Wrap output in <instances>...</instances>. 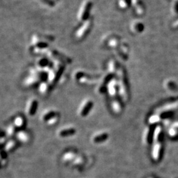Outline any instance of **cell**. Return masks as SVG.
Masks as SVG:
<instances>
[{"mask_svg": "<svg viewBox=\"0 0 178 178\" xmlns=\"http://www.w3.org/2000/svg\"><path fill=\"white\" fill-rule=\"evenodd\" d=\"M117 81L118 84V94L123 100L126 101L128 98V89L125 69L119 67L117 72Z\"/></svg>", "mask_w": 178, "mask_h": 178, "instance_id": "cell-1", "label": "cell"}, {"mask_svg": "<svg viewBox=\"0 0 178 178\" xmlns=\"http://www.w3.org/2000/svg\"><path fill=\"white\" fill-rule=\"evenodd\" d=\"M65 69V64L61 62H53V67L48 73V82L50 84H55L62 75Z\"/></svg>", "mask_w": 178, "mask_h": 178, "instance_id": "cell-2", "label": "cell"}, {"mask_svg": "<svg viewBox=\"0 0 178 178\" xmlns=\"http://www.w3.org/2000/svg\"><path fill=\"white\" fill-rule=\"evenodd\" d=\"M92 7V3L90 0H86L82 3L77 15V18L79 21L84 22L89 19Z\"/></svg>", "mask_w": 178, "mask_h": 178, "instance_id": "cell-3", "label": "cell"}, {"mask_svg": "<svg viewBox=\"0 0 178 178\" xmlns=\"http://www.w3.org/2000/svg\"><path fill=\"white\" fill-rule=\"evenodd\" d=\"M74 79L80 83L82 84H91L96 82L99 79V77L97 76H92L91 75H88L82 71H77L73 74Z\"/></svg>", "mask_w": 178, "mask_h": 178, "instance_id": "cell-4", "label": "cell"}, {"mask_svg": "<svg viewBox=\"0 0 178 178\" xmlns=\"http://www.w3.org/2000/svg\"><path fill=\"white\" fill-rule=\"evenodd\" d=\"M45 54L48 56L50 59L53 61V62H61L65 64V63H69L71 62V60L69 57H67L62 53L57 52V51L53 50L48 49L46 51Z\"/></svg>", "mask_w": 178, "mask_h": 178, "instance_id": "cell-5", "label": "cell"}, {"mask_svg": "<svg viewBox=\"0 0 178 178\" xmlns=\"http://www.w3.org/2000/svg\"><path fill=\"white\" fill-rule=\"evenodd\" d=\"M92 25V19L89 18L86 21L83 22L82 25L77 29L75 33V37L78 40H81L87 35V34L91 30Z\"/></svg>", "mask_w": 178, "mask_h": 178, "instance_id": "cell-6", "label": "cell"}, {"mask_svg": "<svg viewBox=\"0 0 178 178\" xmlns=\"http://www.w3.org/2000/svg\"><path fill=\"white\" fill-rule=\"evenodd\" d=\"M36 66L37 69L48 73V71L52 68L53 64H52V63L48 58L40 57L36 60Z\"/></svg>", "mask_w": 178, "mask_h": 178, "instance_id": "cell-7", "label": "cell"}, {"mask_svg": "<svg viewBox=\"0 0 178 178\" xmlns=\"http://www.w3.org/2000/svg\"><path fill=\"white\" fill-rule=\"evenodd\" d=\"M107 92L110 97L114 98H116V95L118 93V84L117 79L115 78L111 80L107 85Z\"/></svg>", "mask_w": 178, "mask_h": 178, "instance_id": "cell-8", "label": "cell"}, {"mask_svg": "<svg viewBox=\"0 0 178 178\" xmlns=\"http://www.w3.org/2000/svg\"><path fill=\"white\" fill-rule=\"evenodd\" d=\"M107 40L106 44L108 45V47L111 48L112 49L115 50L119 48V46L121 44V41L120 38L116 36H110L108 38Z\"/></svg>", "mask_w": 178, "mask_h": 178, "instance_id": "cell-9", "label": "cell"}, {"mask_svg": "<svg viewBox=\"0 0 178 178\" xmlns=\"http://www.w3.org/2000/svg\"><path fill=\"white\" fill-rule=\"evenodd\" d=\"M92 106H93V102H92V101L90 100L85 101L82 104L80 108V116L82 117H85L87 116L89 114V112H91Z\"/></svg>", "mask_w": 178, "mask_h": 178, "instance_id": "cell-10", "label": "cell"}, {"mask_svg": "<svg viewBox=\"0 0 178 178\" xmlns=\"http://www.w3.org/2000/svg\"><path fill=\"white\" fill-rule=\"evenodd\" d=\"M41 82L42 81L37 76L33 74H30V75L25 79V81H24V84L26 87H33L37 84L38 82Z\"/></svg>", "mask_w": 178, "mask_h": 178, "instance_id": "cell-11", "label": "cell"}, {"mask_svg": "<svg viewBox=\"0 0 178 178\" xmlns=\"http://www.w3.org/2000/svg\"><path fill=\"white\" fill-rule=\"evenodd\" d=\"M38 109V101L33 99L31 100L29 102L27 112L29 116H34L36 114V112Z\"/></svg>", "mask_w": 178, "mask_h": 178, "instance_id": "cell-12", "label": "cell"}, {"mask_svg": "<svg viewBox=\"0 0 178 178\" xmlns=\"http://www.w3.org/2000/svg\"><path fill=\"white\" fill-rule=\"evenodd\" d=\"M119 67H118V64L117 61L115 60H109V62L108 63V71H109V73L113 74L118 72V71L119 69Z\"/></svg>", "mask_w": 178, "mask_h": 178, "instance_id": "cell-13", "label": "cell"}, {"mask_svg": "<svg viewBox=\"0 0 178 178\" xmlns=\"http://www.w3.org/2000/svg\"><path fill=\"white\" fill-rule=\"evenodd\" d=\"M112 108L116 114H119L121 112V104L118 99L114 98L112 102Z\"/></svg>", "mask_w": 178, "mask_h": 178, "instance_id": "cell-14", "label": "cell"}, {"mask_svg": "<svg viewBox=\"0 0 178 178\" xmlns=\"http://www.w3.org/2000/svg\"><path fill=\"white\" fill-rule=\"evenodd\" d=\"M75 129L73 128H67V129H62V130L59 131V135L62 137L64 136H68L74 135L75 133Z\"/></svg>", "mask_w": 178, "mask_h": 178, "instance_id": "cell-15", "label": "cell"}, {"mask_svg": "<svg viewBox=\"0 0 178 178\" xmlns=\"http://www.w3.org/2000/svg\"><path fill=\"white\" fill-rule=\"evenodd\" d=\"M50 84L48 81H42L39 84V91L42 94H45L49 91Z\"/></svg>", "mask_w": 178, "mask_h": 178, "instance_id": "cell-16", "label": "cell"}, {"mask_svg": "<svg viewBox=\"0 0 178 178\" xmlns=\"http://www.w3.org/2000/svg\"><path fill=\"white\" fill-rule=\"evenodd\" d=\"M108 137V134L106 133H100L98 135H96L93 137V142L95 143H102L103 141L107 140V139Z\"/></svg>", "mask_w": 178, "mask_h": 178, "instance_id": "cell-17", "label": "cell"}, {"mask_svg": "<svg viewBox=\"0 0 178 178\" xmlns=\"http://www.w3.org/2000/svg\"><path fill=\"white\" fill-rule=\"evenodd\" d=\"M17 139L20 141L22 143H26L29 139L28 134L23 131H19V132L17 133Z\"/></svg>", "mask_w": 178, "mask_h": 178, "instance_id": "cell-18", "label": "cell"}, {"mask_svg": "<svg viewBox=\"0 0 178 178\" xmlns=\"http://www.w3.org/2000/svg\"><path fill=\"white\" fill-rule=\"evenodd\" d=\"M14 124L16 128H21L25 125V120H24L23 117L18 116L15 119Z\"/></svg>", "mask_w": 178, "mask_h": 178, "instance_id": "cell-19", "label": "cell"}, {"mask_svg": "<svg viewBox=\"0 0 178 178\" xmlns=\"http://www.w3.org/2000/svg\"><path fill=\"white\" fill-rule=\"evenodd\" d=\"M17 143L14 140H10L8 141L5 146V152H9L11 151L13 149H14L15 147H16Z\"/></svg>", "mask_w": 178, "mask_h": 178, "instance_id": "cell-20", "label": "cell"}, {"mask_svg": "<svg viewBox=\"0 0 178 178\" xmlns=\"http://www.w3.org/2000/svg\"><path fill=\"white\" fill-rule=\"evenodd\" d=\"M57 116V114H56L55 112H54V111L48 112H46V114H44V116H43V120L47 122V121H49L50 119L53 118H54V117Z\"/></svg>", "mask_w": 178, "mask_h": 178, "instance_id": "cell-21", "label": "cell"}, {"mask_svg": "<svg viewBox=\"0 0 178 178\" xmlns=\"http://www.w3.org/2000/svg\"><path fill=\"white\" fill-rule=\"evenodd\" d=\"M130 0H119L118 6L120 9L127 8Z\"/></svg>", "mask_w": 178, "mask_h": 178, "instance_id": "cell-22", "label": "cell"}, {"mask_svg": "<svg viewBox=\"0 0 178 178\" xmlns=\"http://www.w3.org/2000/svg\"><path fill=\"white\" fill-rule=\"evenodd\" d=\"M37 1L42 3L43 6L48 7H53L55 6V2L52 0H37Z\"/></svg>", "mask_w": 178, "mask_h": 178, "instance_id": "cell-23", "label": "cell"}, {"mask_svg": "<svg viewBox=\"0 0 178 178\" xmlns=\"http://www.w3.org/2000/svg\"><path fill=\"white\" fill-rule=\"evenodd\" d=\"M16 133V127L15 126H9L7 130V135L9 136H13Z\"/></svg>", "mask_w": 178, "mask_h": 178, "instance_id": "cell-24", "label": "cell"}]
</instances>
